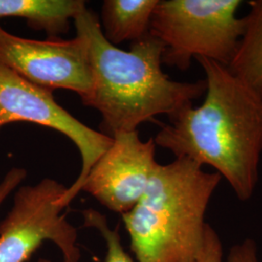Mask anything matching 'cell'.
<instances>
[{
  "mask_svg": "<svg viewBox=\"0 0 262 262\" xmlns=\"http://www.w3.org/2000/svg\"><path fill=\"white\" fill-rule=\"evenodd\" d=\"M27 176L28 172L25 168L14 167L10 169L0 182V206L10 194L19 187Z\"/></svg>",
  "mask_w": 262,
  "mask_h": 262,
  "instance_id": "15",
  "label": "cell"
},
{
  "mask_svg": "<svg viewBox=\"0 0 262 262\" xmlns=\"http://www.w3.org/2000/svg\"><path fill=\"white\" fill-rule=\"evenodd\" d=\"M86 8L83 0H0V19L21 18L28 27L58 38L69 31L70 19Z\"/></svg>",
  "mask_w": 262,
  "mask_h": 262,
  "instance_id": "9",
  "label": "cell"
},
{
  "mask_svg": "<svg viewBox=\"0 0 262 262\" xmlns=\"http://www.w3.org/2000/svg\"><path fill=\"white\" fill-rule=\"evenodd\" d=\"M196 262H224V248L220 236L210 225H207L202 249Z\"/></svg>",
  "mask_w": 262,
  "mask_h": 262,
  "instance_id": "13",
  "label": "cell"
},
{
  "mask_svg": "<svg viewBox=\"0 0 262 262\" xmlns=\"http://www.w3.org/2000/svg\"><path fill=\"white\" fill-rule=\"evenodd\" d=\"M74 23L88 39L93 75L92 91L81 101L100 113L107 136L137 130L159 115L171 118L206 93L205 80L177 82L163 72L165 48L150 33L124 51L104 37L94 11L85 8Z\"/></svg>",
  "mask_w": 262,
  "mask_h": 262,
  "instance_id": "2",
  "label": "cell"
},
{
  "mask_svg": "<svg viewBox=\"0 0 262 262\" xmlns=\"http://www.w3.org/2000/svg\"><path fill=\"white\" fill-rule=\"evenodd\" d=\"M85 227H92L97 230L103 238L106 246L105 262H135L128 253L124 251L122 239L118 228L112 229L107 222V219L101 213L86 209L82 212Z\"/></svg>",
  "mask_w": 262,
  "mask_h": 262,
  "instance_id": "12",
  "label": "cell"
},
{
  "mask_svg": "<svg viewBox=\"0 0 262 262\" xmlns=\"http://www.w3.org/2000/svg\"><path fill=\"white\" fill-rule=\"evenodd\" d=\"M257 246L253 239H245L234 245L227 255V262H258Z\"/></svg>",
  "mask_w": 262,
  "mask_h": 262,
  "instance_id": "14",
  "label": "cell"
},
{
  "mask_svg": "<svg viewBox=\"0 0 262 262\" xmlns=\"http://www.w3.org/2000/svg\"><path fill=\"white\" fill-rule=\"evenodd\" d=\"M244 31L229 71L262 98V0L250 1Z\"/></svg>",
  "mask_w": 262,
  "mask_h": 262,
  "instance_id": "11",
  "label": "cell"
},
{
  "mask_svg": "<svg viewBox=\"0 0 262 262\" xmlns=\"http://www.w3.org/2000/svg\"><path fill=\"white\" fill-rule=\"evenodd\" d=\"M238 0H159L150 34L164 45L162 63L187 70L192 58L228 66L244 31Z\"/></svg>",
  "mask_w": 262,
  "mask_h": 262,
  "instance_id": "4",
  "label": "cell"
},
{
  "mask_svg": "<svg viewBox=\"0 0 262 262\" xmlns=\"http://www.w3.org/2000/svg\"><path fill=\"white\" fill-rule=\"evenodd\" d=\"M66 188L50 178L17 188L13 206L0 223V262H27L46 241L59 250L63 262H80L77 229L59 203Z\"/></svg>",
  "mask_w": 262,
  "mask_h": 262,
  "instance_id": "5",
  "label": "cell"
},
{
  "mask_svg": "<svg viewBox=\"0 0 262 262\" xmlns=\"http://www.w3.org/2000/svg\"><path fill=\"white\" fill-rule=\"evenodd\" d=\"M221 180L185 158L158 163L138 203L122 215L136 262H196Z\"/></svg>",
  "mask_w": 262,
  "mask_h": 262,
  "instance_id": "3",
  "label": "cell"
},
{
  "mask_svg": "<svg viewBox=\"0 0 262 262\" xmlns=\"http://www.w3.org/2000/svg\"><path fill=\"white\" fill-rule=\"evenodd\" d=\"M0 64L51 92L71 91L81 100L93 88L89 42L80 32L70 40H33L11 34L0 26Z\"/></svg>",
  "mask_w": 262,
  "mask_h": 262,
  "instance_id": "7",
  "label": "cell"
},
{
  "mask_svg": "<svg viewBox=\"0 0 262 262\" xmlns=\"http://www.w3.org/2000/svg\"><path fill=\"white\" fill-rule=\"evenodd\" d=\"M84 180L81 191L110 211L123 215L135 206L158 165L156 143L141 140L138 130L117 133Z\"/></svg>",
  "mask_w": 262,
  "mask_h": 262,
  "instance_id": "8",
  "label": "cell"
},
{
  "mask_svg": "<svg viewBox=\"0 0 262 262\" xmlns=\"http://www.w3.org/2000/svg\"><path fill=\"white\" fill-rule=\"evenodd\" d=\"M159 0H105L100 26L104 37L116 46L135 42L150 33V19Z\"/></svg>",
  "mask_w": 262,
  "mask_h": 262,
  "instance_id": "10",
  "label": "cell"
},
{
  "mask_svg": "<svg viewBox=\"0 0 262 262\" xmlns=\"http://www.w3.org/2000/svg\"><path fill=\"white\" fill-rule=\"evenodd\" d=\"M37 262H52L51 260H49V259H46V258H40V259H38Z\"/></svg>",
  "mask_w": 262,
  "mask_h": 262,
  "instance_id": "16",
  "label": "cell"
},
{
  "mask_svg": "<svg viewBox=\"0 0 262 262\" xmlns=\"http://www.w3.org/2000/svg\"><path fill=\"white\" fill-rule=\"evenodd\" d=\"M17 122H32L57 131L79 150L81 172L59 200L60 205L67 208L81 191L95 162L111 147L112 137L77 120L56 102L53 92L0 64V130L4 125Z\"/></svg>",
  "mask_w": 262,
  "mask_h": 262,
  "instance_id": "6",
  "label": "cell"
},
{
  "mask_svg": "<svg viewBox=\"0 0 262 262\" xmlns=\"http://www.w3.org/2000/svg\"><path fill=\"white\" fill-rule=\"evenodd\" d=\"M205 72L206 96L169 118L154 138L157 146L225 178L241 201L253 196L262 152V98L227 66L196 58Z\"/></svg>",
  "mask_w": 262,
  "mask_h": 262,
  "instance_id": "1",
  "label": "cell"
}]
</instances>
